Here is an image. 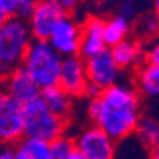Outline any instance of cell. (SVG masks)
I'll return each mask as SVG.
<instances>
[{
  "label": "cell",
  "instance_id": "6da1fadb",
  "mask_svg": "<svg viewBox=\"0 0 159 159\" xmlns=\"http://www.w3.org/2000/svg\"><path fill=\"white\" fill-rule=\"evenodd\" d=\"M145 115V100L132 83H118L103 94L89 100L86 116L89 124L103 129L115 142H124L135 135Z\"/></svg>",
  "mask_w": 159,
  "mask_h": 159
},
{
  "label": "cell",
  "instance_id": "7a4b0ae2",
  "mask_svg": "<svg viewBox=\"0 0 159 159\" xmlns=\"http://www.w3.org/2000/svg\"><path fill=\"white\" fill-rule=\"evenodd\" d=\"M34 42L27 21L10 18L0 22V72L2 78L22 67L25 54Z\"/></svg>",
  "mask_w": 159,
  "mask_h": 159
},
{
  "label": "cell",
  "instance_id": "3957f363",
  "mask_svg": "<svg viewBox=\"0 0 159 159\" xmlns=\"http://www.w3.org/2000/svg\"><path fill=\"white\" fill-rule=\"evenodd\" d=\"M62 61L64 57L51 46L49 42L34 40L22 62V69L43 91L52 86H59Z\"/></svg>",
  "mask_w": 159,
  "mask_h": 159
},
{
  "label": "cell",
  "instance_id": "277c9868",
  "mask_svg": "<svg viewBox=\"0 0 159 159\" xmlns=\"http://www.w3.org/2000/svg\"><path fill=\"white\" fill-rule=\"evenodd\" d=\"M67 121L61 119L49 110L42 96L24 103V134L25 139H35L46 143L69 134Z\"/></svg>",
  "mask_w": 159,
  "mask_h": 159
},
{
  "label": "cell",
  "instance_id": "5b68a950",
  "mask_svg": "<svg viewBox=\"0 0 159 159\" xmlns=\"http://www.w3.org/2000/svg\"><path fill=\"white\" fill-rule=\"evenodd\" d=\"M75 150L86 159H115L118 142H115L103 129L96 124L78 127L72 135Z\"/></svg>",
  "mask_w": 159,
  "mask_h": 159
},
{
  "label": "cell",
  "instance_id": "8992f818",
  "mask_svg": "<svg viewBox=\"0 0 159 159\" xmlns=\"http://www.w3.org/2000/svg\"><path fill=\"white\" fill-rule=\"evenodd\" d=\"M24 139V105L2 92L0 94V140H2V147H16Z\"/></svg>",
  "mask_w": 159,
  "mask_h": 159
},
{
  "label": "cell",
  "instance_id": "52a82bcc",
  "mask_svg": "<svg viewBox=\"0 0 159 159\" xmlns=\"http://www.w3.org/2000/svg\"><path fill=\"white\" fill-rule=\"evenodd\" d=\"M65 16L69 15L64 10L61 0H40V2H37L35 11L29 19V27L34 40L48 42L52 30Z\"/></svg>",
  "mask_w": 159,
  "mask_h": 159
},
{
  "label": "cell",
  "instance_id": "ba28073f",
  "mask_svg": "<svg viewBox=\"0 0 159 159\" xmlns=\"http://www.w3.org/2000/svg\"><path fill=\"white\" fill-rule=\"evenodd\" d=\"M48 42L64 59L80 56V51H81V22L75 16H65L52 30Z\"/></svg>",
  "mask_w": 159,
  "mask_h": 159
},
{
  "label": "cell",
  "instance_id": "9c48e42d",
  "mask_svg": "<svg viewBox=\"0 0 159 159\" xmlns=\"http://www.w3.org/2000/svg\"><path fill=\"white\" fill-rule=\"evenodd\" d=\"M86 72L89 83H94L103 91L121 83V69L111 54L110 49L102 51L100 54L86 59Z\"/></svg>",
  "mask_w": 159,
  "mask_h": 159
},
{
  "label": "cell",
  "instance_id": "30bf717a",
  "mask_svg": "<svg viewBox=\"0 0 159 159\" xmlns=\"http://www.w3.org/2000/svg\"><path fill=\"white\" fill-rule=\"evenodd\" d=\"M89 84L86 72V59L81 56L65 57L62 61V70L59 78V86L72 99H84V92Z\"/></svg>",
  "mask_w": 159,
  "mask_h": 159
},
{
  "label": "cell",
  "instance_id": "8fae6325",
  "mask_svg": "<svg viewBox=\"0 0 159 159\" xmlns=\"http://www.w3.org/2000/svg\"><path fill=\"white\" fill-rule=\"evenodd\" d=\"M108 49L105 42V18L99 15H88L81 21V51L83 59L94 57Z\"/></svg>",
  "mask_w": 159,
  "mask_h": 159
},
{
  "label": "cell",
  "instance_id": "7c38bea8",
  "mask_svg": "<svg viewBox=\"0 0 159 159\" xmlns=\"http://www.w3.org/2000/svg\"><path fill=\"white\" fill-rule=\"evenodd\" d=\"M2 92H5V94H8L10 97L24 105L40 97L42 89L34 83V80L29 76L27 72L22 67H19L2 78Z\"/></svg>",
  "mask_w": 159,
  "mask_h": 159
},
{
  "label": "cell",
  "instance_id": "4fadbf2b",
  "mask_svg": "<svg viewBox=\"0 0 159 159\" xmlns=\"http://www.w3.org/2000/svg\"><path fill=\"white\" fill-rule=\"evenodd\" d=\"M111 54L121 72L134 73L147 61V43L139 38H127L126 42L110 48Z\"/></svg>",
  "mask_w": 159,
  "mask_h": 159
},
{
  "label": "cell",
  "instance_id": "5bb4252c",
  "mask_svg": "<svg viewBox=\"0 0 159 159\" xmlns=\"http://www.w3.org/2000/svg\"><path fill=\"white\" fill-rule=\"evenodd\" d=\"M132 84L143 100H159V67L145 62L132 73Z\"/></svg>",
  "mask_w": 159,
  "mask_h": 159
},
{
  "label": "cell",
  "instance_id": "9a60e30c",
  "mask_svg": "<svg viewBox=\"0 0 159 159\" xmlns=\"http://www.w3.org/2000/svg\"><path fill=\"white\" fill-rule=\"evenodd\" d=\"M40 96H42L45 103L48 105L49 110L56 116H59L61 119H64V121L70 123L72 115H73V102H75V99H72L61 86H52V88L43 89Z\"/></svg>",
  "mask_w": 159,
  "mask_h": 159
},
{
  "label": "cell",
  "instance_id": "2e32d148",
  "mask_svg": "<svg viewBox=\"0 0 159 159\" xmlns=\"http://www.w3.org/2000/svg\"><path fill=\"white\" fill-rule=\"evenodd\" d=\"M132 30H134L132 21H129L124 16L113 15L105 18V42H107L108 49L130 38Z\"/></svg>",
  "mask_w": 159,
  "mask_h": 159
},
{
  "label": "cell",
  "instance_id": "e0dca14e",
  "mask_svg": "<svg viewBox=\"0 0 159 159\" xmlns=\"http://www.w3.org/2000/svg\"><path fill=\"white\" fill-rule=\"evenodd\" d=\"M13 159H51L49 143L35 139H24L15 147Z\"/></svg>",
  "mask_w": 159,
  "mask_h": 159
},
{
  "label": "cell",
  "instance_id": "ac0fdd59",
  "mask_svg": "<svg viewBox=\"0 0 159 159\" xmlns=\"http://www.w3.org/2000/svg\"><path fill=\"white\" fill-rule=\"evenodd\" d=\"M135 137L145 148L153 150L159 143V118L145 113L135 130Z\"/></svg>",
  "mask_w": 159,
  "mask_h": 159
},
{
  "label": "cell",
  "instance_id": "d6986e66",
  "mask_svg": "<svg viewBox=\"0 0 159 159\" xmlns=\"http://www.w3.org/2000/svg\"><path fill=\"white\" fill-rule=\"evenodd\" d=\"M135 38L142 40L143 43H148L151 40H154L157 35H159V25H157V19L156 16L150 15V13H145L143 16L139 18V21L135 22Z\"/></svg>",
  "mask_w": 159,
  "mask_h": 159
},
{
  "label": "cell",
  "instance_id": "ffe728a7",
  "mask_svg": "<svg viewBox=\"0 0 159 159\" xmlns=\"http://www.w3.org/2000/svg\"><path fill=\"white\" fill-rule=\"evenodd\" d=\"M49 148H51V159H70L72 154L76 151L70 134H65L57 140L51 142Z\"/></svg>",
  "mask_w": 159,
  "mask_h": 159
},
{
  "label": "cell",
  "instance_id": "44dd1931",
  "mask_svg": "<svg viewBox=\"0 0 159 159\" xmlns=\"http://www.w3.org/2000/svg\"><path fill=\"white\" fill-rule=\"evenodd\" d=\"M116 15L124 16L129 21H132L137 15H139V3L134 2V0H124V2L118 3L116 7Z\"/></svg>",
  "mask_w": 159,
  "mask_h": 159
},
{
  "label": "cell",
  "instance_id": "7402d4cb",
  "mask_svg": "<svg viewBox=\"0 0 159 159\" xmlns=\"http://www.w3.org/2000/svg\"><path fill=\"white\" fill-rule=\"evenodd\" d=\"M19 0H2L0 2V22L10 18H16Z\"/></svg>",
  "mask_w": 159,
  "mask_h": 159
},
{
  "label": "cell",
  "instance_id": "603a6c76",
  "mask_svg": "<svg viewBox=\"0 0 159 159\" xmlns=\"http://www.w3.org/2000/svg\"><path fill=\"white\" fill-rule=\"evenodd\" d=\"M37 2L35 0H19L18 3V13H16V18L22 19V21H27L32 18L34 11H35Z\"/></svg>",
  "mask_w": 159,
  "mask_h": 159
},
{
  "label": "cell",
  "instance_id": "cb8c5ba5",
  "mask_svg": "<svg viewBox=\"0 0 159 159\" xmlns=\"http://www.w3.org/2000/svg\"><path fill=\"white\" fill-rule=\"evenodd\" d=\"M145 62L159 67V35L147 43V61Z\"/></svg>",
  "mask_w": 159,
  "mask_h": 159
},
{
  "label": "cell",
  "instance_id": "d4e9b609",
  "mask_svg": "<svg viewBox=\"0 0 159 159\" xmlns=\"http://www.w3.org/2000/svg\"><path fill=\"white\" fill-rule=\"evenodd\" d=\"M102 94H103V89H102V88H99V86L94 84V83H89L88 88H86V92H84V99H88V102H89V100H96V99H99Z\"/></svg>",
  "mask_w": 159,
  "mask_h": 159
},
{
  "label": "cell",
  "instance_id": "484cf974",
  "mask_svg": "<svg viewBox=\"0 0 159 159\" xmlns=\"http://www.w3.org/2000/svg\"><path fill=\"white\" fill-rule=\"evenodd\" d=\"M61 3H62L64 10L67 11V15L73 16V13H75V11H76V8H78V3H76V2H73V0H61Z\"/></svg>",
  "mask_w": 159,
  "mask_h": 159
},
{
  "label": "cell",
  "instance_id": "4316f807",
  "mask_svg": "<svg viewBox=\"0 0 159 159\" xmlns=\"http://www.w3.org/2000/svg\"><path fill=\"white\" fill-rule=\"evenodd\" d=\"M15 157V147H2L0 159H13Z\"/></svg>",
  "mask_w": 159,
  "mask_h": 159
},
{
  "label": "cell",
  "instance_id": "83f0119b",
  "mask_svg": "<svg viewBox=\"0 0 159 159\" xmlns=\"http://www.w3.org/2000/svg\"><path fill=\"white\" fill-rule=\"evenodd\" d=\"M150 159H159V143L153 150H150Z\"/></svg>",
  "mask_w": 159,
  "mask_h": 159
},
{
  "label": "cell",
  "instance_id": "f1b7e54d",
  "mask_svg": "<svg viewBox=\"0 0 159 159\" xmlns=\"http://www.w3.org/2000/svg\"><path fill=\"white\" fill-rule=\"evenodd\" d=\"M153 15H154L156 19L159 21V0H156V2L153 3Z\"/></svg>",
  "mask_w": 159,
  "mask_h": 159
},
{
  "label": "cell",
  "instance_id": "f546056e",
  "mask_svg": "<svg viewBox=\"0 0 159 159\" xmlns=\"http://www.w3.org/2000/svg\"><path fill=\"white\" fill-rule=\"evenodd\" d=\"M70 159H86V157H84V156H81L78 151H75V153L72 154V157H70Z\"/></svg>",
  "mask_w": 159,
  "mask_h": 159
}]
</instances>
